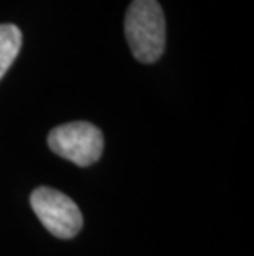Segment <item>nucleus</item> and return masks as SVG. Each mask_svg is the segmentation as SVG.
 <instances>
[{
  "label": "nucleus",
  "instance_id": "obj_1",
  "mask_svg": "<svg viewBox=\"0 0 254 256\" xmlns=\"http://www.w3.org/2000/svg\"><path fill=\"white\" fill-rule=\"evenodd\" d=\"M126 38L134 58L155 63L165 50V15L157 0H132L124 20Z\"/></svg>",
  "mask_w": 254,
  "mask_h": 256
},
{
  "label": "nucleus",
  "instance_id": "obj_2",
  "mask_svg": "<svg viewBox=\"0 0 254 256\" xmlns=\"http://www.w3.org/2000/svg\"><path fill=\"white\" fill-rule=\"evenodd\" d=\"M48 146L63 159L79 167H88L99 160L104 149V138L94 124L74 121L53 129L48 134Z\"/></svg>",
  "mask_w": 254,
  "mask_h": 256
},
{
  "label": "nucleus",
  "instance_id": "obj_3",
  "mask_svg": "<svg viewBox=\"0 0 254 256\" xmlns=\"http://www.w3.org/2000/svg\"><path fill=\"white\" fill-rule=\"evenodd\" d=\"M35 215L51 235L68 240L76 236L83 226V215L78 205L59 190L38 187L30 197Z\"/></svg>",
  "mask_w": 254,
  "mask_h": 256
},
{
  "label": "nucleus",
  "instance_id": "obj_4",
  "mask_svg": "<svg viewBox=\"0 0 254 256\" xmlns=\"http://www.w3.org/2000/svg\"><path fill=\"white\" fill-rule=\"evenodd\" d=\"M21 48V32L17 25H0V80L8 72Z\"/></svg>",
  "mask_w": 254,
  "mask_h": 256
}]
</instances>
